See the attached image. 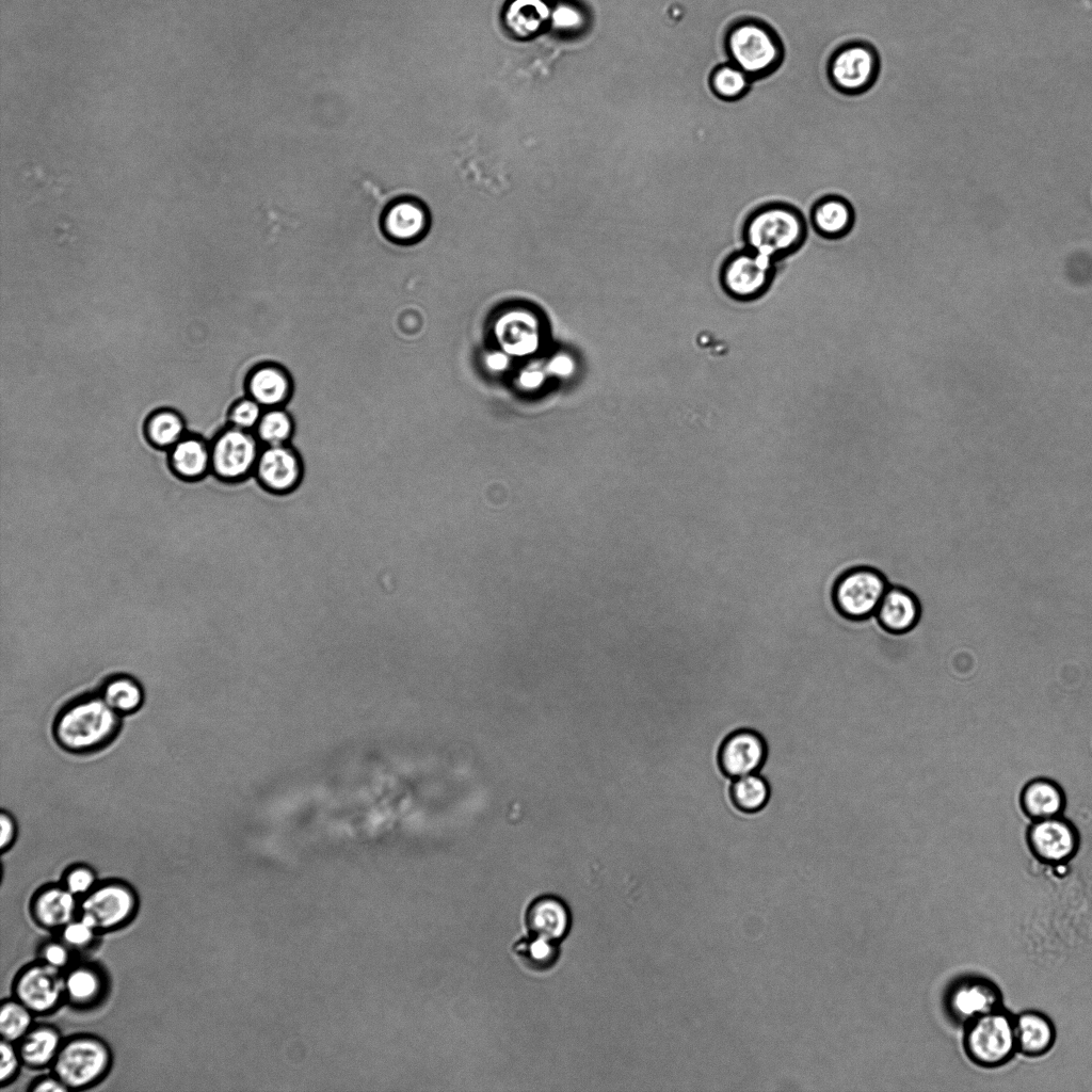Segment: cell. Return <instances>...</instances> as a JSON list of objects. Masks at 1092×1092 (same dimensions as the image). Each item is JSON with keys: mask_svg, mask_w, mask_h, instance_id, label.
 I'll use <instances>...</instances> for the list:
<instances>
[{"mask_svg": "<svg viewBox=\"0 0 1092 1092\" xmlns=\"http://www.w3.org/2000/svg\"><path fill=\"white\" fill-rule=\"evenodd\" d=\"M803 213L796 207L772 202L754 209L745 219V248L775 261L797 251L806 238Z\"/></svg>", "mask_w": 1092, "mask_h": 1092, "instance_id": "1", "label": "cell"}, {"mask_svg": "<svg viewBox=\"0 0 1092 1092\" xmlns=\"http://www.w3.org/2000/svg\"><path fill=\"white\" fill-rule=\"evenodd\" d=\"M119 728V714L99 696L75 700L61 710L53 732L58 743L70 752L102 748Z\"/></svg>", "mask_w": 1092, "mask_h": 1092, "instance_id": "2", "label": "cell"}, {"mask_svg": "<svg viewBox=\"0 0 1092 1092\" xmlns=\"http://www.w3.org/2000/svg\"><path fill=\"white\" fill-rule=\"evenodd\" d=\"M728 62L741 68L752 80L774 71L784 57L777 33L762 20L742 18L728 26L724 36Z\"/></svg>", "mask_w": 1092, "mask_h": 1092, "instance_id": "3", "label": "cell"}, {"mask_svg": "<svg viewBox=\"0 0 1092 1092\" xmlns=\"http://www.w3.org/2000/svg\"><path fill=\"white\" fill-rule=\"evenodd\" d=\"M965 1025V1051L980 1066H999L1008 1062L1017 1050L1014 1017L1001 1008Z\"/></svg>", "mask_w": 1092, "mask_h": 1092, "instance_id": "4", "label": "cell"}, {"mask_svg": "<svg viewBox=\"0 0 1092 1092\" xmlns=\"http://www.w3.org/2000/svg\"><path fill=\"white\" fill-rule=\"evenodd\" d=\"M889 584L887 575L877 567H851L842 573L834 584L835 607L850 620H867L876 614Z\"/></svg>", "mask_w": 1092, "mask_h": 1092, "instance_id": "5", "label": "cell"}, {"mask_svg": "<svg viewBox=\"0 0 1092 1092\" xmlns=\"http://www.w3.org/2000/svg\"><path fill=\"white\" fill-rule=\"evenodd\" d=\"M262 445L254 431L228 425L210 441L211 472L224 483H236L254 473Z\"/></svg>", "mask_w": 1092, "mask_h": 1092, "instance_id": "6", "label": "cell"}, {"mask_svg": "<svg viewBox=\"0 0 1092 1092\" xmlns=\"http://www.w3.org/2000/svg\"><path fill=\"white\" fill-rule=\"evenodd\" d=\"M880 73L877 49L863 41H851L839 46L828 63L832 85L841 93L854 95L868 91Z\"/></svg>", "mask_w": 1092, "mask_h": 1092, "instance_id": "7", "label": "cell"}, {"mask_svg": "<svg viewBox=\"0 0 1092 1092\" xmlns=\"http://www.w3.org/2000/svg\"><path fill=\"white\" fill-rule=\"evenodd\" d=\"M109 1061V1050L101 1041L77 1038L60 1047L53 1060V1070L68 1089H77L100 1077Z\"/></svg>", "mask_w": 1092, "mask_h": 1092, "instance_id": "8", "label": "cell"}, {"mask_svg": "<svg viewBox=\"0 0 1092 1092\" xmlns=\"http://www.w3.org/2000/svg\"><path fill=\"white\" fill-rule=\"evenodd\" d=\"M774 262L748 248L728 256L722 264L720 280L724 290L739 301L762 295L772 283Z\"/></svg>", "mask_w": 1092, "mask_h": 1092, "instance_id": "9", "label": "cell"}, {"mask_svg": "<svg viewBox=\"0 0 1092 1092\" xmlns=\"http://www.w3.org/2000/svg\"><path fill=\"white\" fill-rule=\"evenodd\" d=\"M1032 854L1047 864L1071 860L1079 846V836L1072 822L1061 816L1033 821L1027 831Z\"/></svg>", "mask_w": 1092, "mask_h": 1092, "instance_id": "10", "label": "cell"}, {"mask_svg": "<svg viewBox=\"0 0 1092 1092\" xmlns=\"http://www.w3.org/2000/svg\"><path fill=\"white\" fill-rule=\"evenodd\" d=\"M304 465L299 451L290 444L262 446L254 476L269 492L287 494L303 479Z\"/></svg>", "mask_w": 1092, "mask_h": 1092, "instance_id": "11", "label": "cell"}, {"mask_svg": "<svg viewBox=\"0 0 1092 1092\" xmlns=\"http://www.w3.org/2000/svg\"><path fill=\"white\" fill-rule=\"evenodd\" d=\"M132 892L119 884H108L94 889L81 903V918L95 930L110 929L125 921L133 912Z\"/></svg>", "mask_w": 1092, "mask_h": 1092, "instance_id": "12", "label": "cell"}, {"mask_svg": "<svg viewBox=\"0 0 1092 1092\" xmlns=\"http://www.w3.org/2000/svg\"><path fill=\"white\" fill-rule=\"evenodd\" d=\"M431 214L425 205L415 197H401L390 202L382 212L381 225L392 241L412 244L427 236Z\"/></svg>", "mask_w": 1092, "mask_h": 1092, "instance_id": "13", "label": "cell"}, {"mask_svg": "<svg viewBox=\"0 0 1092 1092\" xmlns=\"http://www.w3.org/2000/svg\"><path fill=\"white\" fill-rule=\"evenodd\" d=\"M1000 1007L1001 994L998 987L993 982L978 977L957 982L947 997V1008L951 1016L965 1024Z\"/></svg>", "mask_w": 1092, "mask_h": 1092, "instance_id": "14", "label": "cell"}, {"mask_svg": "<svg viewBox=\"0 0 1092 1092\" xmlns=\"http://www.w3.org/2000/svg\"><path fill=\"white\" fill-rule=\"evenodd\" d=\"M766 757L762 737L754 730L740 729L723 742L719 759L723 772L733 777L757 773Z\"/></svg>", "mask_w": 1092, "mask_h": 1092, "instance_id": "15", "label": "cell"}, {"mask_svg": "<svg viewBox=\"0 0 1092 1092\" xmlns=\"http://www.w3.org/2000/svg\"><path fill=\"white\" fill-rule=\"evenodd\" d=\"M65 990V981L58 968L48 964L35 965L20 975L16 982L18 1000L34 1012L53 1008Z\"/></svg>", "mask_w": 1092, "mask_h": 1092, "instance_id": "16", "label": "cell"}, {"mask_svg": "<svg viewBox=\"0 0 1092 1092\" xmlns=\"http://www.w3.org/2000/svg\"><path fill=\"white\" fill-rule=\"evenodd\" d=\"M874 616L884 631L900 636L916 627L921 616V606L912 591L889 584Z\"/></svg>", "mask_w": 1092, "mask_h": 1092, "instance_id": "17", "label": "cell"}, {"mask_svg": "<svg viewBox=\"0 0 1092 1092\" xmlns=\"http://www.w3.org/2000/svg\"><path fill=\"white\" fill-rule=\"evenodd\" d=\"M292 379L288 371L273 363L256 367L247 376V396L263 408L283 407L292 395Z\"/></svg>", "mask_w": 1092, "mask_h": 1092, "instance_id": "18", "label": "cell"}, {"mask_svg": "<svg viewBox=\"0 0 1092 1092\" xmlns=\"http://www.w3.org/2000/svg\"><path fill=\"white\" fill-rule=\"evenodd\" d=\"M526 922L532 936L557 943L568 932L571 915L560 898L542 896L529 905Z\"/></svg>", "mask_w": 1092, "mask_h": 1092, "instance_id": "19", "label": "cell"}, {"mask_svg": "<svg viewBox=\"0 0 1092 1092\" xmlns=\"http://www.w3.org/2000/svg\"><path fill=\"white\" fill-rule=\"evenodd\" d=\"M168 465L180 479L195 481L211 471L210 443L202 437L183 436L168 449Z\"/></svg>", "mask_w": 1092, "mask_h": 1092, "instance_id": "20", "label": "cell"}, {"mask_svg": "<svg viewBox=\"0 0 1092 1092\" xmlns=\"http://www.w3.org/2000/svg\"><path fill=\"white\" fill-rule=\"evenodd\" d=\"M1065 801L1061 786L1045 777L1028 782L1021 792L1022 809L1032 821L1061 816Z\"/></svg>", "mask_w": 1092, "mask_h": 1092, "instance_id": "21", "label": "cell"}, {"mask_svg": "<svg viewBox=\"0 0 1092 1092\" xmlns=\"http://www.w3.org/2000/svg\"><path fill=\"white\" fill-rule=\"evenodd\" d=\"M810 223L814 229L824 238H841L853 226L854 210L844 197L826 195L814 204L810 210Z\"/></svg>", "mask_w": 1092, "mask_h": 1092, "instance_id": "22", "label": "cell"}, {"mask_svg": "<svg viewBox=\"0 0 1092 1092\" xmlns=\"http://www.w3.org/2000/svg\"><path fill=\"white\" fill-rule=\"evenodd\" d=\"M1017 1050L1030 1057L1045 1054L1054 1044L1055 1028L1049 1018L1037 1011L1014 1017Z\"/></svg>", "mask_w": 1092, "mask_h": 1092, "instance_id": "23", "label": "cell"}, {"mask_svg": "<svg viewBox=\"0 0 1092 1092\" xmlns=\"http://www.w3.org/2000/svg\"><path fill=\"white\" fill-rule=\"evenodd\" d=\"M33 908L36 919L45 927H64L74 916L75 895L67 888H48L36 897Z\"/></svg>", "mask_w": 1092, "mask_h": 1092, "instance_id": "24", "label": "cell"}, {"mask_svg": "<svg viewBox=\"0 0 1092 1092\" xmlns=\"http://www.w3.org/2000/svg\"><path fill=\"white\" fill-rule=\"evenodd\" d=\"M550 16L551 10L545 0H511L504 13L508 28L519 36L536 32Z\"/></svg>", "mask_w": 1092, "mask_h": 1092, "instance_id": "25", "label": "cell"}, {"mask_svg": "<svg viewBox=\"0 0 1092 1092\" xmlns=\"http://www.w3.org/2000/svg\"><path fill=\"white\" fill-rule=\"evenodd\" d=\"M186 423L180 414L163 408L146 419L144 432L147 440L159 449H170L184 436Z\"/></svg>", "mask_w": 1092, "mask_h": 1092, "instance_id": "26", "label": "cell"}, {"mask_svg": "<svg viewBox=\"0 0 1092 1092\" xmlns=\"http://www.w3.org/2000/svg\"><path fill=\"white\" fill-rule=\"evenodd\" d=\"M100 696L119 716L136 711L144 700L140 684L130 676L116 675L108 679Z\"/></svg>", "mask_w": 1092, "mask_h": 1092, "instance_id": "27", "label": "cell"}, {"mask_svg": "<svg viewBox=\"0 0 1092 1092\" xmlns=\"http://www.w3.org/2000/svg\"><path fill=\"white\" fill-rule=\"evenodd\" d=\"M60 1049V1035L50 1027H39L23 1039L19 1055L31 1066H43L53 1061Z\"/></svg>", "mask_w": 1092, "mask_h": 1092, "instance_id": "28", "label": "cell"}, {"mask_svg": "<svg viewBox=\"0 0 1092 1092\" xmlns=\"http://www.w3.org/2000/svg\"><path fill=\"white\" fill-rule=\"evenodd\" d=\"M294 432V421L284 407L264 408L254 433L262 446L289 444Z\"/></svg>", "mask_w": 1092, "mask_h": 1092, "instance_id": "29", "label": "cell"}, {"mask_svg": "<svg viewBox=\"0 0 1092 1092\" xmlns=\"http://www.w3.org/2000/svg\"><path fill=\"white\" fill-rule=\"evenodd\" d=\"M752 79L732 62L717 65L709 76L712 93L723 100H737L750 89Z\"/></svg>", "mask_w": 1092, "mask_h": 1092, "instance_id": "30", "label": "cell"}, {"mask_svg": "<svg viewBox=\"0 0 1092 1092\" xmlns=\"http://www.w3.org/2000/svg\"><path fill=\"white\" fill-rule=\"evenodd\" d=\"M770 796V788L765 778L758 773H751L736 777L732 786V797L735 804L744 812H757L761 809Z\"/></svg>", "mask_w": 1092, "mask_h": 1092, "instance_id": "31", "label": "cell"}, {"mask_svg": "<svg viewBox=\"0 0 1092 1092\" xmlns=\"http://www.w3.org/2000/svg\"><path fill=\"white\" fill-rule=\"evenodd\" d=\"M514 951L521 963L532 970H545L558 958L556 942L532 935L518 942Z\"/></svg>", "mask_w": 1092, "mask_h": 1092, "instance_id": "32", "label": "cell"}, {"mask_svg": "<svg viewBox=\"0 0 1092 1092\" xmlns=\"http://www.w3.org/2000/svg\"><path fill=\"white\" fill-rule=\"evenodd\" d=\"M31 1023V1010L19 1000H11L2 1003L0 1012V1032L3 1040L13 1042L25 1037Z\"/></svg>", "mask_w": 1092, "mask_h": 1092, "instance_id": "33", "label": "cell"}, {"mask_svg": "<svg viewBox=\"0 0 1092 1092\" xmlns=\"http://www.w3.org/2000/svg\"><path fill=\"white\" fill-rule=\"evenodd\" d=\"M65 990L76 1001L84 1002L93 999L100 991V978L90 968H77L65 980Z\"/></svg>", "mask_w": 1092, "mask_h": 1092, "instance_id": "34", "label": "cell"}, {"mask_svg": "<svg viewBox=\"0 0 1092 1092\" xmlns=\"http://www.w3.org/2000/svg\"><path fill=\"white\" fill-rule=\"evenodd\" d=\"M263 412L264 408L257 401L248 396L244 397L229 408L227 415L228 425L245 431H254Z\"/></svg>", "mask_w": 1092, "mask_h": 1092, "instance_id": "35", "label": "cell"}, {"mask_svg": "<svg viewBox=\"0 0 1092 1092\" xmlns=\"http://www.w3.org/2000/svg\"><path fill=\"white\" fill-rule=\"evenodd\" d=\"M94 932L95 929L81 918L64 926L63 938L69 946L84 947L93 940Z\"/></svg>", "mask_w": 1092, "mask_h": 1092, "instance_id": "36", "label": "cell"}, {"mask_svg": "<svg viewBox=\"0 0 1092 1092\" xmlns=\"http://www.w3.org/2000/svg\"><path fill=\"white\" fill-rule=\"evenodd\" d=\"M65 882L66 888L74 895L84 894L93 886L95 874L90 868L79 866L68 871Z\"/></svg>", "mask_w": 1092, "mask_h": 1092, "instance_id": "37", "label": "cell"}, {"mask_svg": "<svg viewBox=\"0 0 1092 1092\" xmlns=\"http://www.w3.org/2000/svg\"><path fill=\"white\" fill-rule=\"evenodd\" d=\"M0 1079L2 1082H5L16 1073L20 1055L15 1050L10 1041L3 1039L0 1045Z\"/></svg>", "mask_w": 1092, "mask_h": 1092, "instance_id": "38", "label": "cell"}, {"mask_svg": "<svg viewBox=\"0 0 1092 1092\" xmlns=\"http://www.w3.org/2000/svg\"><path fill=\"white\" fill-rule=\"evenodd\" d=\"M42 954L46 964L58 969L65 966L69 959L67 948L59 943L48 944Z\"/></svg>", "mask_w": 1092, "mask_h": 1092, "instance_id": "39", "label": "cell"}, {"mask_svg": "<svg viewBox=\"0 0 1092 1092\" xmlns=\"http://www.w3.org/2000/svg\"><path fill=\"white\" fill-rule=\"evenodd\" d=\"M553 23L563 28L575 26L579 22L580 14L574 6L569 4H560L553 11L551 16Z\"/></svg>", "mask_w": 1092, "mask_h": 1092, "instance_id": "40", "label": "cell"}, {"mask_svg": "<svg viewBox=\"0 0 1092 1092\" xmlns=\"http://www.w3.org/2000/svg\"><path fill=\"white\" fill-rule=\"evenodd\" d=\"M0 847L4 851L14 842L17 833L14 818L5 810H2L0 814Z\"/></svg>", "mask_w": 1092, "mask_h": 1092, "instance_id": "41", "label": "cell"}, {"mask_svg": "<svg viewBox=\"0 0 1092 1092\" xmlns=\"http://www.w3.org/2000/svg\"><path fill=\"white\" fill-rule=\"evenodd\" d=\"M68 1088L55 1076L44 1078L33 1087V1091H66Z\"/></svg>", "mask_w": 1092, "mask_h": 1092, "instance_id": "42", "label": "cell"}, {"mask_svg": "<svg viewBox=\"0 0 1092 1092\" xmlns=\"http://www.w3.org/2000/svg\"><path fill=\"white\" fill-rule=\"evenodd\" d=\"M550 369L559 375H567L573 370V363L566 356H558L551 362Z\"/></svg>", "mask_w": 1092, "mask_h": 1092, "instance_id": "43", "label": "cell"}, {"mask_svg": "<svg viewBox=\"0 0 1092 1092\" xmlns=\"http://www.w3.org/2000/svg\"><path fill=\"white\" fill-rule=\"evenodd\" d=\"M542 381L543 375L542 373H540V371H526L524 372L523 376H520V382L526 387L530 388L540 385Z\"/></svg>", "mask_w": 1092, "mask_h": 1092, "instance_id": "44", "label": "cell"}, {"mask_svg": "<svg viewBox=\"0 0 1092 1092\" xmlns=\"http://www.w3.org/2000/svg\"><path fill=\"white\" fill-rule=\"evenodd\" d=\"M489 365L494 369H501L507 365V357L504 354H492L489 356Z\"/></svg>", "mask_w": 1092, "mask_h": 1092, "instance_id": "45", "label": "cell"}]
</instances>
